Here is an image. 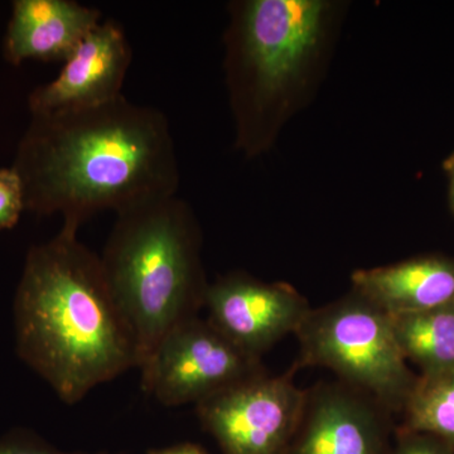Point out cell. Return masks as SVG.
I'll list each match as a JSON object with an SVG mask.
<instances>
[{"label": "cell", "mask_w": 454, "mask_h": 454, "mask_svg": "<svg viewBox=\"0 0 454 454\" xmlns=\"http://www.w3.org/2000/svg\"><path fill=\"white\" fill-rule=\"evenodd\" d=\"M139 372L143 390L166 406L200 404L259 373L258 358L199 317L176 327Z\"/></svg>", "instance_id": "cell-5"}, {"label": "cell", "mask_w": 454, "mask_h": 454, "mask_svg": "<svg viewBox=\"0 0 454 454\" xmlns=\"http://www.w3.org/2000/svg\"><path fill=\"white\" fill-rule=\"evenodd\" d=\"M286 454H385L384 428L365 403L325 390L306 404Z\"/></svg>", "instance_id": "cell-11"}, {"label": "cell", "mask_w": 454, "mask_h": 454, "mask_svg": "<svg viewBox=\"0 0 454 454\" xmlns=\"http://www.w3.org/2000/svg\"><path fill=\"white\" fill-rule=\"evenodd\" d=\"M208 321L250 356L259 358L309 315L306 301L282 286H268L241 276L207 286Z\"/></svg>", "instance_id": "cell-8"}, {"label": "cell", "mask_w": 454, "mask_h": 454, "mask_svg": "<svg viewBox=\"0 0 454 454\" xmlns=\"http://www.w3.org/2000/svg\"><path fill=\"white\" fill-rule=\"evenodd\" d=\"M298 333L309 363L330 367L381 399L411 394V375L390 317L363 297L309 313Z\"/></svg>", "instance_id": "cell-4"}, {"label": "cell", "mask_w": 454, "mask_h": 454, "mask_svg": "<svg viewBox=\"0 0 454 454\" xmlns=\"http://www.w3.org/2000/svg\"><path fill=\"white\" fill-rule=\"evenodd\" d=\"M148 454H207L203 448L193 443L176 444V446L151 450Z\"/></svg>", "instance_id": "cell-18"}, {"label": "cell", "mask_w": 454, "mask_h": 454, "mask_svg": "<svg viewBox=\"0 0 454 454\" xmlns=\"http://www.w3.org/2000/svg\"><path fill=\"white\" fill-rule=\"evenodd\" d=\"M325 5L318 0H253L241 9V61L260 95L292 79L316 46Z\"/></svg>", "instance_id": "cell-7"}, {"label": "cell", "mask_w": 454, "mask_h": 454, "mask_svg": "<svg viewBox=\"0 0 454 454\" xmlns=\"http://www.w3.org/2000/svg\"><path fill=\"white\" fill-rule=\"evenodd\" d=\"M26 211L22 179L13 167L0 169V231L16 226Z\"/></svg>", "instance_id": "cell-15"}, {"label": "cell", "mask_w": 454, "mask_h": 454, "mask_svg": "<svg viewBox=\"0 0 454 454\" xmlns=\"http://www.w3.org/2000/svg\"><path fill=\"white\" fill-rule=\"evenodd\" d=\"M450 444L432 435L411 433L400 441L391 454H453Z\"/></svg>", "instance_id": "cell-17"}, {"label": "cell", "mask_w": 454, "mask_h": 454, "mask_svg": "<svg viewBox=\"0 0 454 454\" xmlns=\"http://www.w3.org/2000/svg\"><path fill=\"white\" fill-rule=\"evenodd\" d=\"M100 23L97 8L74 0H16L3 46L5 59L14 66L27 59L65 62Z\"/></svg>", "instance_id": "cell-10"}, {"label": "cell", "mask_w": 454, "mask_h": 454, "mask_svg": "<svg viewBox=\"0 0 454 454\" xmlns=\"http://www.w3.org/2000/svg\"><path fill=\"white\" fill-rule=\"evenodd\" d=\"M352 280L360 297L389 316L454 303V265L446 260L418 259L361 270Z\"/></svg>", "instance_id": "cell-12"}, {"label": "cell", "mask_w": 454, "mask_h": 454, "mask_svg": "<svg viewBox=\"0 0 454 454\" xmlns=\"http://www.w3.org/2000/svg\"><path fill=\"white\" fill-rule=\"evenodd\" d=\"M389 317L405 360L422 367L424 376L454 370V303Z\"/></svg>", "instance_id": "cell-13"}, {"label": "cell", "mask_w": 454, "mask_h": 454, "mask_svg": "<svg viewBox=\"0 0 454 454\" xmlns=\"http://www.w3.org/2000/svg\"><path fill=\"white\" fill-rule=\"evenodd\" d=\"M307 400L291 381L256 373L197 404L223 454H286Z\"/></svg>", "instance_id": "cell-6"}, {"label": "cell", "mask_w": 454, "mask_h": 454, "mask_svg": "<svg viewBox=\"0 0 454 454\" xmlns=\"http://www.w3.org/2000/svg\"><path fill=\"white\" fill-rule=\"evenodd\" d=\"M408 427L454 446V370L424 376L408 395Z\"/></svg>", "instance_id": "cell-14"}, {"label": "cell", "mask_w": 454, "mask_h": 454, "mask_svg": "<svg viewBox=\"0 0 454 454\" xmlns=\"http://www.w3.org/2000/svg\"><path fill=\"white\" fill-rule=\"evenodd\" d=\"M0 454H110L107 452H66L51 444L37 433L14 429L0 437Z\"/></svg>", "instance_id": "cell-16"}, {"label": "cell", "mask_w": 454, "mask_h": 454, "mask_svg": "<svg viewBox=\"0 0 454 454\" xmlns=\"http://www.w3.org/2000/svg\"><path fill=\"white\" fill-rule=\"evenodd\" d=\"M453 199H454V168H453Z\"/></svg>", "instance_id": "cell-19"}, {"label": "cell", "mask_w": 454, "mask_h": 454, "mask_svg": "<svg viewBox=\"0 0 454 454\" xmlns=\"http://www.w3.org/2000/svg\"><path fill=\"white\" fill-rule=\"evenodd\" d=\"M131 59L122 27L101 22L66 59L59 76L29 94L31 115L85 109L121 97Z\"/></svg>", "instance_id": "cell-9"}, {"label": "cell", "mask_w": 454, "mask_h": 454, "mask_svg": "<svg viewBox=\"0 0 454 454\" xmlns=\"http://www.w3.org/2000/svg\"><path fill=\"white\" fill-rule=\"evenodd\" d=\"M62 226L27 254L14 300L17 354L66 404L138 369V349L100 255Z\"/></svg>", "instance_id": "cell-2"}, {"label": "cell", "mask_w": 454, "mask_h": 454, "mask_svg": "<svg viewBox=\"0 0 454 454\" xmlns=\"http://www.w3.org/2000/svg\"><path fill=\"white\" fill-rule=\"evenodd\" d=\"M14 169L26 210L61 215L79 231L98 212L176 195L177 158L168 119L124 95L101 106L32 115Z\"/></svg>", "instance_id": "cell-1"}, {"label": "cell", "mask_w": 454, "mask_h": 454, "mask_svg": "<svg viewBox=\"0 0 454 454\" xmlns=\"http://www.w3.org/2000/svg\"><path fill=\"white\" fill-rule=\"evenodd\" d=\"M197 247L191 212L176 195L145 200L116 214L100 260L136 340L139 370L205 304L207 286Z\"/></svg>", "instance_id": "cell-3"}]
</instances>
